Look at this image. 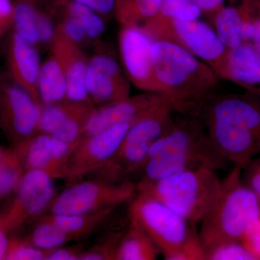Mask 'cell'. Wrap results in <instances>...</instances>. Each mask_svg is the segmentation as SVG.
<instances>
[{
    "label": "cell",
    "instance_id": "83f0119b",
    "mask_svg": "<svg viewBox=\"0 0 260 260\" xmlns=\"http://www.w3.org/2000/svg\"><path fill=\"white\" fill-rule=\"evenodd\" d=\"M205 260L256 259L241 241H227L205 249Z\"/></svg>",
    "mask_w": 260,
    "mask_h": 260
},
{
    "label": "cell",
    "instance_id": "8992f818",
    "mask_svg": "<svg viewBox=\"0 0 260 260\" xmlns=\"http://www.w3.org/2000/svg\"><path fill=\"white\" fill-rule=\"evenodd\" d=\"M128 211L129 218L148 234L164 257L199 236L196 224L144 193L135 191Z\"/></svg>",
    "mask_w": 260,
    "mask_h": 260
},
{
    "label": "cell",
    "instance_id": "d6a6232c",
    "mask_svg": "<svg viewBox=\"0 0 260 260\" xmlns=\"http://www.w3.org/2000/svg\"><path fill=\"white\" fill-rule=\"evenodd\" d=\"M242 179L260 200V158H253L243 169Z\"/></svg>",
    "mask_w": 260,
    "mask_h": 260
},
{
    "label": "cell",
    "instance_id": "ba28073f",
    "mask_svg": "<svg viewBox=\"0 0 260 260\" xmlns=\"http://www.w3.org/2000/svg\"><path fill=\"white\" fill-rule=\"evenodd\" d=\"M136 119L119 123L80 140L68 160L64 178L74 181L100 170L116 153Z\"/></svg>",
    "mask_w": 260,
    "mask_h": 260
},
{
    "label": "cell",
    "instance_id": "4fadbf2b",
    "mask_svg": "<svg viewBox=\"0 0 260 260\" xmlns=\"http://www.w3.org/2000/svg\"><path fill=\"white\" fill-rule=\"evenodd\" d=\"M52 51L64 68L67 80L65 102L93 107L86 86L88 62L78 45L70 42L56 30Z\"/></svg>",
    "mask_w": 260,
    "mask_h": 260
},
{
    "label": "cell",
    "instance_id": "5bb4252c",
    "mask_svg": "<svg viewBox=\"0 0 260 260\" xmlns=\"http://www.w3.org/2000/svg\"><path fill=\"white\" fill-rule=\"evenodd\" d=\"M75 148L50 135L39 133L29 142L25 166L28 170L43 171L54 179L64 178L65 168Z\"/></svg>",
    "mask_w": 260,
    "mask_h": 260
},
{
    "label": "cell",
    "instance_id": "4dcf8cb0",
    "mask_svg": "<svg viewBox=\"0 0 260 260\" xmlns=\"http://www.w3.org/2000/svg\"><path fill=\"white\" fill-rule=\"evenodd\" d=\"M4 159L0 162V197L18 186L20 179L18 168L11 162H5Z\"/></svg>",
    "mask_w": 260,
    "mask_h": 260
},
{
    "label": "cell",
    "instance_id": "603a6c76",
    "mask_svg": "<svg viewBox=\"0 0 260 260\" xmlns=\"http://www.w3.org/2000/svg\"><path fill=\"white\" fill-rule=\"evenodd\" d=\"M162 0H115L114 16L121 27H143L153 18Z\"/></svg>",
    "mask_w": 260,
    "mask_h": 260
},
{
    "label": "cell",
    "instance_id": "f546056e",
    "mask_svg": "<svg viewBox=\"0 0 260 260\" xmlns=\"http://www.w3.org/2000/svg\"><path fill=\"white\" fill-rule=\"evenodd\" d=\"M47 251L39 249L30 243L8 248L5 259L12 260H46Z\"/></svg>",
    "mask_w": 260,
    "mask_h": 260
},
{
    "label": "cell",
    "instance_id": "7c38bea8",
    "mask_svg": "<svg viewBox=\"0 0 260 260\" xmlns=\"http://www.w3.org/2000/svg\"><path fill=\"white\" fill-rule=\"evenodd\" d=\"M164 99L161 94L145 92L93 109L85 122L83 138L97 134L119 123L135 120Z\"/></svg>",
    "mask_w": 260,
    "mask_h": 260
},
{
    "label": "cell",
    "instance_id": "e575fe53",
    "mask_svg": "<svg viewBox=\"0 0 260 260\" xmlns=\"http://www.w3.org/2000/svg\"><path fill=\"white\" fill-rule=\"evenodd\" d=\"M38 29H39V43L49 44L54 42L56 30L49 15L42 10H39V16H38Z\"/></svg>",
    "mask_w": 260,
    "mask_h": 260
},
{
    "label": "cell",
    "instance_id": "d6986e66",
    "mask_svg": "<svg viewBox=\"0 0 260 260\" xmlns=\"http://www.w3.org/2000/svg\"><path fill=\"white\" fill-rule=\"evenodd\" d=\"M13 54L15 68L20 79L25 84L24 88L41 104L38 92V81L42 68L39 53L34 45L15 34L13 37Z\"/></svg>",
    "mask_w": 260,
    "mask_h": 260
},
{
    "label": "cell",
    "instance_id": "1f68e13d",
    "mask_svg": "<svg viewBox=\"0 0 260 260\" xmlns=\"http://www.w3.org/2000/svg\"><path fill=\"white\" fill-rule=\"evenodd\" d=\"M62 23L59 25L58 30L70 42L78 44L85 42L87 39L85 32L80 23L69 15H65Z\"/></svg>",
    "mask_w": 260,
    "mask_h": 260
},
{
    "label": "cell",
    "instance_id": "52a82bcc",
    "mask_svg": "<svg viewBox=\"0 0 260 260\" xmlns=\"http://www.w3.org/2000/svg\"><path fill=\"white\" fill-rule=\"evenodd\" d=\"M136 184L127 180L111 182L106 180L85 181L70 186L57 195L48 213L80 215L116 208L134 197Z\"/></svg>",
    "mask_w": 260,
    "mask_h": 260
},
{
    "label": "cell",
    "instance_id": "7402d4cb",
    "mask_svg": "<svg viewBox=\"0 0 260 260\" xmlns=\"http://www.w3.org/2000/svg\"><path fill=\"white\" fill-rule=\"evenodd\" d=\"M116 209V208H108L95 213L80 215H54L48 213L40 217L55 224L56 226L69 234L73 239H76L86 237L93 232Z\"/></svg>",
    "mask_w": 260,
    "mask_h": 260
},
{
    "label": "cell",
    "instance_id": "cb8c5ba5",
    "mask_svg": "<svg viewBox=\"0 0 260 260\" xmlns=\"http://www.w3.org/2000/svg\"><path fill=\"white\" fill-rule=\"evenodd\" d=\"M210 20L213 24V30L228 49L239 47L244 43L242 18L239 6H224Z\"/></svg>",
    "mask_w": 260,
    "mask_h": 260
},
{
    "label": "cell",
    "instance_id": "9a60e30c",
    "mask_svg": "<svg viewBox=\"0 0 260 260\" xmlns=\"http://www.w3.org/2000/svg\"><path fill=\"white\" fill-rule=\"evenodd\" d=\"M218 77L260 95V53L250 42L228 49Z\"/></svg>",
    "mask_w": 260,
    "mask_h": 260
},
{
    "label": "cell",
    "instance_id": "30bf717a",
    "mask_svg": "<svg viewBox=\"0 0 260 260\" xmlns=\"http://www.w3.org/2000/svg\"><path fill=\"white\" fill-rule=\"evenodd\" d=\"M171 42L177 43L209 65L217 75L223 67L228 49L209 25L198 20L172 22Z\"/></svg>",
    "mask_w": 260,
    "mask_h": 260
},
{
    "label": "cell",
    "instance_id": "74e56055",
    "mask_svg": "<svg viewBox=\"0 0 260 260\" xmlns=\"http://www.w3.org/2000/svg\"><path fill=\"white\" fill-rule=\"evenodd\" d=\"M191 3L196 5L202 13L206 15L211 20L214 15L225 6V0H190Z\"/></svg>",
    "mask_w": 260,
    "mask_h": 260
},
{
    "label": "cell",
    "instance_id": "6da1fadb",
    "mask_svg": "<svg viewBox=\"0 0 260 260\" xmlns=\"http://www.w3.org/2000/svg\"><path fill=\"white\" fill-rule=\"evenodd\" d=\"M154 72L174 114L199 116L217 93L220 78L211 68L174 42L153 41Z\"/></svg>",
    "mask_w": 260,
    "mask_h": 260
},
{
    "label": "cell",
    "instance_id": "277c9868",
    "mask_svg": "<svg viewBox=\"0 0 260 260\" xmlns=\"http://www.w3.org/2000/svg\"><path fill=\"white\" fill-rule=\"evenodd\" d=\"M242 170L241 166H234L221 181L213 208L200 222L199 237L205 250L220 242L242 241L260 218V200L243 181Z\"/></svg>",
    "mask_w": 260,
    "mask_h": 260
},
{
    "label": "cell",
    "instance_id": "4316f807",
    "mask_svg": "<svg viewBox=\"0 0 260 260\" xmlns=\"http://www.w3.org/2000/svg\"><path fill=\"white\" fill-rule=\"evenodd\" d=\"M73 237L55 224L40 217L39 223L30 237V244L43 250H51L64 246L73 240Z\"/></svg>",
    "mask_w": 260,
    "mask_h": 260
},
{
    "label": "cell",
    "instance_id": "f1b7e54d",
    "mask_svg": "<svg viewBox=\"0 0 260 260\" xmlns=\"http://www.w3.org/2000/svg\"><path fill=\"white\" fill-rule=\"evenodd\" d=\"M164 258L167 260H205V249L198 236Z\"/></svg>",
    "mask_w": 260,
    "mask_h": 260
},
{
    "label": "cell",
    "instance_id": "5b68a950",
    "mask_svg": "<svg viewBox=\"0 0 260 260\" xmlns=\"http://www.w3.org/2000/svg\"><path fill=\"white\" fill-rule=\"evenodd\" d=\"M135 184L138 192L156 198L195 224L209 213L221 188V181L215 171L205 168Z\"/></svg>",
    "mask_w": 260,
    "mask_h": 260
},
{
    "label": "cell",
    "instance_id": "e0dca14e",
    "mask_svg": "<svg viewBox=\"0 0 260 260\" xmlns=\"http://www.w3.org/2000/svg\"><path fill=\"white\" fill-rule=\"evenodd\" d=\"M201 15V10L190 0H162L156 14L140 28L153 41H170L173 21L198 20Z\"/></svg>",
    "mask_w": 260,
    "mask_h": 260
},
{
    "label": "cell",
    "instance_id": "9c48e42d",
    "mask_svg": "<svg viewBox=\"0 0 260 260\" xmlns=\"http://www.w3.org/2000/svg\"><path fill=\"white\" fill-rule=\"evenodd\" d=\"M153 42L140 27H121L119 50L128 79L140 90L159 93L151 55Z\"/></svg>",
    "mask_w": 260,
    "mask_h": 260
},
{
    "label": "cell",
    "instance_id": "d590c367",
    "mask_svg": "<svg viewBox=\"0 0 260 260\" xmlns=\"http://www.w3.org/2000/svg\"><path fill=\"white\" fill-rule=\"evenodd\" d=\"M73 1L88 7L102 16L114 15L115 0H73Z\"/></svg>",
    "mask_w": 260,
    "mask_h": 260
},
{
    "label": "cell",
    "instance_id": "b9f144b4",
    "mask_svg": "<svg viewBox=\"0 0 260 260\" xmlns=\"http://www.w3.org/2000/svg\"><path fill=\"white\" fill-rule=\"evenodd\" d=\"M237 1L240 3V5L248 7V8H251V9H254L256 3H257L259 0H237Z\"/></svg>",
    "mask_w": 260,
    "mask_h": 260
},
{
    "label": "cell",
    "instance_id": "8fae6325",
    "mask_svg": "<svg viewBox=\"0 0 260 260\" xmlns=\"http://www.w3.org/2000/svg\"><path fill=\"white\" fill-rule=\"evenodd\" d=\"M129 80L113 56L98 54L88 62L87 90L93 104L107 105L130 96Z\"/></svg>",
    "mask_w": 260,
    "mask_h": 260
},
{
    "label": "cell",
    "instance_id": "484cf974",
    "mask_svg": "<svg viewBox=\"0 0 260 260\" xmlns=\"http://www.w3.org/2000/svg\"><path fill=\"white\" fill-rule=\"evenodd\" d=\"M37 0H20L14 6L13 19L16 34L32 45L39 43Z\"/></svg>",
    "mask_w": 260,
    "mask_h": 260
},
{
    "label": "cell",
    "instance_id": "2e32d148",
    "mask_svg": "<svg viewBox=\"0 0 260 260\" xmlns=\"http://www.w3.org/2000/svg\"><path fill=\"white\" fill-rule=\"evenodd\" d=\"M54 178L37 169L28 170L18 184L17 211L20 217L42 215L55 198Z\"/></svg>",
    "mask_w": 260,
    "mask_h": 260
},
{
    "label": "cell",
    "instance_id": "d4e9b609",
    "mask_svg": "<svg viewBox=\"0 0 260 260\" xmlns=\"http://www.w3.org/2000/svg\"><path fill=\"white\" fill-rule=\"evenodd\" d=\"M56 5L63 10L65 15L75 18L81 25L87 39H99L106 30L103 16L85 5L73 0H54Z\"/></svg>",
    "mask_w": 260,
    "mask_h": 260
},
{
    "label": "cell",
    "instance_id": "ac0fdd59",
    "mask_svg": "<svg viewBox=\"0 0 260 260\" xmlns=\"http://www.w3.org/2000/svg\"><path fill=\"white\" fill-rule=\"evenodd\" d=\"M8 102L13 116V125L19 136L30 138L38 132L42 105L23 87L8 90Z\"/></svg>",
    "mask_w": 260,
    "mask_h": 260
},
{
    "label": "cell",
    "instance_id": "8d00e7d4",
    "mask_svg": "<svg viewBox=\"0 0 260 260\" xmlns=\"http://www.w3.org/2000/svg\"><path fill=\"white\" fill-rule=\"evenodd\" d=\"M82 251L75 247H60L48 250L46 260H79Z\"/></svg>",
    "mask_w": 260,
    "mask_h": 260
},
{
    "label": "cell",
    "instance_id": "ffe728a7",
    "mask_svg": "<svg viewBox=\"0 0 260 260\" xmlns=\"http://www.w3.org/2000/svg\"><path fill=\"white\" fill-rule=\"evenodd\" d=\"M129 225L117 246L114 260H154L160 254L148 234L129 218Z\"/></svg>",
    "mask_w": 260,
    "mask_h": 260
},
{
    "label": "cell",
    "instance_id": "7bdbcfd3",
    "mask_svg": "<svg viewBox=\"0 0 260 260\" xmlns=\"http://www.w3.org/2000/svg\"><path fill=\"white\" fill-rule=\"evenodd\" d=\"M3 159H4V158H3V155H2L1 153H0V162L3 161Z\"/></svg>",
    "mask_w": 260,
    "mask_h": 260
},
{
    "label": "cell",
    "instance_id": "3957f363",
    "mask_svg": "<svg viewBox=\"0 0 260 260\" xmlns=\"http://www.w3.org/2000/svg\"><path fill=\"white\" fill-rule=\"evenodd\" d=\"M177 114L170 127L150 148L139 181L203 168L216 171L226 166L199 116Z\"/></svg>",
    "mask_w": 260,
    "mask_h": 260
},
{
    "label": "cell",
    "instance_id": "f35d334b",
    "mask_svg": "<svg viewBox=\"0 0 260 260\" xmlns=\"http://www.w3.org/2000/svg\"><path fill=\"white\" fill-rule=\"evenodd\" d=\"M253 22H254V32L252 41L250 43L260 53V0L256 3L254 8Z\"/></svg>",
    "mask_w": 260,
    "mask_h": 260
},
{
    "label": "cell",
    "instance_id": "44dd1931",
    "mask_svg": "<svg viewBox=\"0 0 260 260\" xmlns=\"http://www.w3.org/2000/svg\"><path fill=\"white\" fill-rule=\"evenodd\" d=\"M38 92L43 107L65 102L66 75L61 61L54 53L41 68Z\"/></svg>",
    "mask_w": 260,
    "mask_h": 260
},
{
    "label": "cell",
    "instance_id": "60d3db41",
    "mask_svg": "<svg viewBox=\"0 0 260 260\" xmlns=\"http://www.w3.org/2000/svg\"><path fill=\"white\" fill-rule=\"evenodd\" d=\"M9 242L4 232L0 230V259H4L9 248Z\"/></svg>",
    "mask_w": 260,
    "mask_h": 260
},
{
    "label": "cell",
    "instance_id": "836d02e7",
    "mask_svg": "<svg viewBox=\"0 0 260 260\" xmlns=\"http://www.w3.org/2000/svg\"><path fill=\"white\" fill-rule=\"evenodd\" d=\"M241 242L256 260H260V218L246 231Z\"/></svg>",
    "mask_w": 260,
    "mask_h": 260
},
{
    "label": "cell",
    "instance_id": "7a4b0ae2",
    "mask_svg": "<svg viewBox=\"0 0 260 260\" xmlns=\"http://www.w3.org/2000/svg\"><path fill=\"white\" fill-rule=\"evenodd\" d=\"M212 143L227 162L241 166L260 153V95H215L200 113Z\"/></svg>",
    "mask_w": 260,
    "mask_h": 260
},
{
    "label": "cell",
    "instance_id": "ab89813d",
    "mask_svg": "<svg viewBox=\"0 0 260 260\" xmlns=\"http://www.w3.org/2000/svg\"><path fill=\"white\" fill-rule=\"evenodd\" d=\"M14 15V5L11 0H0V20Z\"/></svg>",
    "mask_w": 260,
    "mask_h": 260
}]
</instances>
